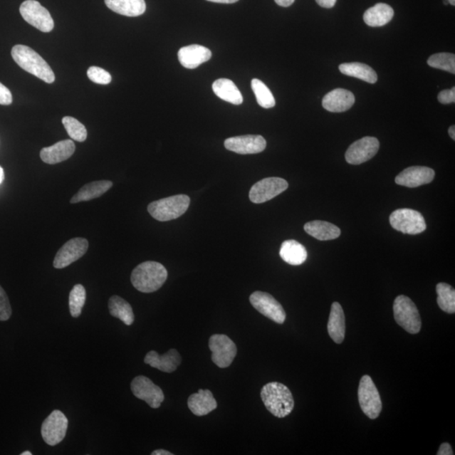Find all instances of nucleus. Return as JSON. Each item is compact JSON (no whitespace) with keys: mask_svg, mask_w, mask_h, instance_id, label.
<instances>
[{"mask_svg":"<svg viewBox=\"0 0 455 455\" xmlns=\"http://www.w3.org/2000/svg\"><path fill=\"white\" fill-rule=\"evenodd\" d=\"M167 278V270L162 264L149 261L136 266L131 275V282L137 291L149 293L159 291Z\"/></svg>","mask_w":455,"mask_h":455,"instance_id":"nucleus-1","label":"nucleus"},{"mask_svg":"<svg viewBox=\"0 0 455 455\" xmlns=\"http://www.w3.org/2000/svg\"><path fill=\"white\" fill-rule=\"evenodd\" d=\"M11 55L14 61L22 70L31 73L48 84H53L55 75L48 63L33 49L27 46L16 45Z\"/></svg>","mask_w":455,"mask_h":455,"instance_id":"nucleus-2","label":"nucleus"},{"mask_svg":"<svg viewBox=\"0 0 455 455\" xmlns=\"http://www.w3.org/2000/svg\"><path fill=\"white\" fill-rule=\"evenodd\" d=\"M261 397L266 408L276 417L283 418L293 410L294 399L291 389L281 383L265 385L261 389Z\"/></svg>","mask_w":455,"mask_h":455,"instance_id":"nucleus-3","label":"nucleus"},{"mask_svg":"<svg viewBox=\"0 0 455 455\" xmlns=\"http://www.w3.org/2000/svg\"><path fill=\"white\" fill-rule=\"evenodd\" d=\"M189 205L190 197L180 194L151 202L148 211L155 219L167 222L180 218L187 212Z\"/></svg>","mask_w":455,"mask_h":455,"instance_id":"nucleus-4","label":"nucleus"},{"mask_svg":"<svg viewBox=\"0 0 455 455\" xmlns=\"http://www.w3.org/2000/svg\"><path fill=\"white\" fill-rule=\"evenodd\" d=\"M393 310L395 321L404 330L411 334L420 333L422 320L419 311L410 298L398 296L394 300Z\"/></svg>","mask_w":455,"mask_h":455,"instance_id":"nucleus-5","label":"nucleus"},{"mask_svg":"<svg viewBox=\"0 0 455 455\" xmlns=\"http://www.w3.org/2000/svg\"><path fill=\"white\" fill-rule=\"evenodd\" d=\"M358 401L362 412L370 419H376L382 411V402L380 395L374 383L373 380L369 375L362 377L358 387Z\"/></svg>","mask_w":455,"mask_h":455,"instance_id":"nucleus-6","label":"nucleus"},{"mask_svg":"<svg viewBox=\"0 0 455 455\" xmlns=\"http://www.w3.org/2000/svg\"><path fill=\"white\" fill-rule=\"evenodd\" d=\"M389 223L395 231L407 234H421L427 229L424 216L410 209L394 211L389 216Z\"/></svg>","mask_w":455,"mask_h":455,"instance_id":"nucleus-7","label":"nucleus"},{"mask_svg":"<svg viewBox=\"0 0 455 455\" xmlns=\"http://www.w3.org/2000/svg\"><path fill=\"white\" fill-rule=\"evenodd\" d=\"M20 13L23 19L41 31L50 32L54 28V21L49 11L36 0L23 2Z\"/></svg>","mask_w":455,"mask_h":455,"instance_id":"nucleus-8","label":"nucleus"},{"mask_svg":"<svg viewBox=\"0 0 455 455\" xmlns=\"http://www.w3.org/2000/svg\"><path fill=\"white\" fill-rule=\"evenodd\" d=\"M209 347L212 352V361L221 369L231 366L236 357V345L226 335H213L209 339Z\"/></svg>","mask_w":455,"mask_h":455,"instance_id":"nucleus-9","label":"nucleus"},{"mask_svg":"<svg viewBox=\"0 0 455 455\" xmlns=\"http://www.w3.org/2000/svg\"><path fill=\"white\" fill-rule=\"evenodd\" d=\"M251 305L261 315L268 317L274 323L283 324L286 320V313L283 308L270 293L256 291L250 296Z\"/></svg>","mask_w":455,"mask_h":455,"instance_id":"nucleus-10","label":"nucleus"},{"mask_svg":"<svg viewBox=\"0 0 455 455\" xmlns=\"http://www.w3.org/2000/svg\"><path fill=\"white\" fill-rule=\"evenodd\" d=\"M68 426L66 416L62 412L55 410L46 418L41 425V436L48 445H57L66 438Z\"/></svg>","mask_w":455,"mask_h":455,"instance_id":"nucleus-11","label":"nucleus"},{"mask_svg":"<svg viewBox=\"0 0 455 455\" xmlns=\"http://www.w3.org/2000/svg\"><path fill=\"white\" fill-rule=\"evenodd\" d=\"M131 389L137 399L145 401L151 408L157 409L164 402L163 390L145 376H137L133 379Z\"/></svg>","mask_w":455,"mask_h":455,"instance_id":"nucleus-12","label":"nucleus"},{"mask_svg":"<svg viewBox=\"0 0 455 455\" xmlns=\"http://www.w3.org/2000/svg\"><path fill=\"white\" fill-rule=\"evenodd\" d=\"M288 183L279 177H268L256 182L250 191V200L254 204H263L286 191Z\"/></svg>","mask_w":455,"mask_h":455,"instance_id":"nucleus-13","label":"nucleus"},{"mask_svg":"<svg viewBox=\"0 0 455 455\" xmlns=\"http://www.w3.org/2000/svg\"><path fill=\"white\" fill-rule=\"evenodd\" d=\"M89 242L84 238H75L61 248L55 256L53 266L63 269L81 258L88 251Z\"/></svg>","mask_w":455,"mask_h":455,"instance_id":"nucleus-14","label":"nucleus"},{"mask_svg":"<svg viewBox=\"0 0 455 455\" xmlns=\"http://www.w3.org/2000/svg\"><path fill=\"white\" fill-rule=\"evenodd\" d=\"M379 149L380 142L376 137H365L349 147L345 158L348 164H361L373 158Z\"/></svg>","mask_w":455,"mask_h":455,"instance_id":"nucleus-15","label":"nucleus"},{"mask_svg":"<svg viewBox=\"0 0 455 455\" xmlns=\"http://www.w3.org/2000/svg\"><path fill=\"white\" fill-rule=\"evenodd\" d=\"M224 147L239 155L259 154L266 149V142L261 135L237 136L225 140Z\"/></svg>","mask_w":455,"mask_h":455,"instance_id":"nucleus-16","label":"nucleus"},{"mask_svg":"<svg viewBox=\"0 0 455 455\" xmlns=\"http://www.w3.org/2000/svg\"><path fill=\"white\" fill-rule=\"evenodd\" d=\"M435 172L426 167H412L399 173L395 177V183L399 186L415 188L434 181Z\"/></svg>","mask_w":455,"mask_h":455,"instance_id":"nucleus-17","label":"nucleus"},{"mask_svg":"<svg viewBox=\"0 0 455 455\" xmlns=\"http://www.w3.org/2000/svg\"><path fill=\"white\" fill-rule=\"evenodd\" d=\"M212 53L204 46L193 44L182 48L178 52L179 62L183 67L194 70L201 64L208 62Z\"/></svg>","mask_w":455,"mask_h":455,"instance_id":"nucleus-18","label":"nucleus"},{"mask_svg":"<svg viewBox=\"0 0 455 455\" xmlns=\"http://www.w3.org/2000/svg\"><path fill=\"white\" fill-rule=\"evenodd\" d=\"M145 362L155 369L164 372V373H173L180 366L182 357L176 349H171L163 355H159L155 351H150L147 353Z\"/></svg>","mask_w":455,"mask_h":455,"instance_id":"nucleus-19","label":"nucleus"},{"mask_svg":"<svg viewBox=\"0 0 455 455\" xmlns=\"http://www.w3.org/2000/svg\"><path fill=\"white\" fill-rule=\"evenodd\" d=\"M355 103V96L351 91L335 89L330 91L323 100V108L330 113H344Z\"/></svg>","mask_w":455,"mask_h":455,"instance_id":"nucleus-20","label":"nucleus"},{"mask_svg":"<svg viewBox=\"0 0 455 455\" xmlns=\"http://www.w3.org/2000/svg\"><path fill=\"white\" fill-rule=\"evenodd\" d=\"M75 145L70 140H63L41 150L40 157L46 164H55L66 162L75 153Z\"/></svg>","mask_w":455,"mask_h":455,"instance_id":"nucleus-21","label":"nucleus"},{"mask_svg":"<svg viewBox=\"0 0 455 455\" xmlns=\"http://www.w3.org/2000/svg\"><path fill=\"white\" fill-rule=\"evenodd\" d=\"M187 404L193 414L197 417L208 415L218 407V403L209 389H199V392L190 395Z\"/></svg>","mask_w":455,"mask_h":455,"instance_id":"nucleus-22","label":"nucleus"},{"mask_svg":"<svg viewBox=\"0 0 455 455\" xmlns=\"http://www.w3.org/2000/svg\"><path fill=\"white\" fill-rule=\"evenodd\" d=\"M328 329L330 338L335 343L341 344L344 341L346 333L345 315L342 307L338 302H334L330 309Z\"/></svg>","mask_w":455,"mask_h":455,"instance_id":"nucleus-23","label":"nucleus"},{"mask_svg":"<svg viewBox=\"0 0 455 455\" xmlns=\"http://www.w3.org/2000/svg\"><path fill=\"white\" fill-rule=\"evenodd\" d=\"M110 10L128 17L142 16L146 11L145 0H105Z\"/></svg>","mask_w":455,"mask_h":455,"instance_id":"nucleus-24","label":"nucleus"},{"mask_svg":"<svg viewBox=\"0 0 455 455\" xmlns=\"http://www.w3.org/2000/svg\"><path fill=\"white\" fill-rule=\"evenodd\" d=\"M305 231L310 236L319 241H332L338 239L341 234V229L333 224L315 220L305 225Z\"/></svg>","mask_w":455,"mask_h":455,"instance_id":"nucleus-25","label":"nucleus"},{"mask_svg":"<svg viewBox=\"0 0 455 455\" xmlns=\"http://www.w3.org/2000/svg\"><path fill=\"white\" fill-rule=\"evenodd\" d=\"M113 184L110 181H98L86 184L73 197L71 204H79L81 202H88L105 194L111 189Z\"/></svg>","mask_w":455,"mask_h":455,"instance_id":"nucleus-26","label":"nucleus"},{"mask_svg":"<svg viewBox=\"0 0 455 455\" xmlns=\"http://www.w3.org/2000/svg\"><path fill=\"white\" fill-rule=\"evenodd\" d=\"M280 256L288 264L301 265L307 259L308 253L305 247L300 242L293 240L285 241L280 249Z\"/></svg>","mask_w":455,"mask_h":455,"instance_id":"nucleus-27","label":"nucleus"},{"mask_svg":"<svg viewBox=\"0 0 455 455\" xmlns=\"http://www.w3.org/2000/svg\"><path fill=\"white\" fill-rule=\"evenodd\" d=\"M394 11L388 4L379 3L367 10L364 21L372 27L383 26L393 19Z\"/></svg>","mask_w":455,"mask_h":455,"instance_id":"nucleus-28","label":"nucleus"},{"mask_svg":"<svg viewBox=\"0 0 455 455\" xmlns=\"http://www.w3.org/2000/svg\"><path fill=\"white\" fill-rule=\"evenodd\" d=\"M214 94L219 98L233 105L243 103V96L234 83L228 79H219L213 84Z\"/></svg>","mask_w":455,"mask_h":455,"instance_id":"nucleus-29","label":"nucleus"},{"mask_svg":"<svg viewBox=\"0 0 455 455\" xmlns=\"http://www.w3.org/2000/svg\"><path fill=\"white\" fill-rule=\"evenodd\" d=\"M339 70L345 75L357 78L370 84H375L378 80L376 72L365 63H342L339 66Z\"/></svg>","mask_w":455,"mask_h":455,"instance_id":"nucleus-30","label":"nucleus"},{"mask_svg":"<svg viewBox=\"0 0 455 455\" xmlns=\"http://www.w3.org/2000/svg\"><path fill=\"white\" fill-rule=\"evenodd\" d=\"M108 308L110 314L115 318L121 320L124 324L131 325L135 323L132 308L130 303L122 298L117 296L110 298Z\"/></svg>","mask_w":455,"mask_h":455,"instance_id":"nucleus-31","label":"nucleus"},{"mask_svg":"<svg viewBox=\"0 0 455 455\" xmlns=\"http://www.w3.org/2000/svg\"><path fill=\"white\" fill-rule=\"evenodd\" d=\"M436 293H438V305L440 309L448 314L455 313V291L452 286L445 283L436 285Z\"/></svg>","mask_w":455,"mask_h":455,"instance_id":"nucleus-32","label":"nucleus"},{"mask_svg":"<svg viewBox=\"0 0 455 455\" xmlns=\"http://www.w3.org/2000/svg\"><path fill=\"white\" fill-rule=\"evenodd\" d=\"M251 88L256 98L257 103L261 108L269 109L275 107L274 96L264 83L258 79L251 80Z\"/></svg>","mask_w":455,"mask_h":455,"instance_id":"nucleus-33","label":"nucleus"},{"mask_svg":"<svg viewBox=\"0 0 455 455\" xmlns=\"http://www.w3.org/2000/svg\"><path fill=\"white\" fill-rule=\"evenodd\" d=\"M86 300L85 288L81 284H76L70 293V310L73 318H78L82 313Z\"/></svg>","mask_w":455,"mask_h":455,"instance_id":"nucleus-34","label":"nucleus"},{"mask_svg":"<svg viewBox=\"0 0 455 455\" xmlns=\"http://www.w3.org/2000/svg\"><path fill=\"white\" fill-rule=\"evenodd\" d=\"M427 64L432 68L455 73V56L453 53H441L432 55L427 59Z\"/></svg>","mask_w":455,"mask_h":455,"instance_id":"nucleus-35","label":"nucleus"},{"mask_svg":"<svg viewBox=\"0 0 455 455\" xmlns=\"http://www.w3.org/2000/svg\"><path fill=\"white\" fill-rule=\"evenodd\" d=\"M62 122L68 136H70L73 140L78 142H85L86 140V128L80 122L78 121L77 119L72 117H66L63 118Z\"/></svg>","mask_w":455,"mask_h":455,"instance_id":"nucleus-36","label":"nucleus"},{"mask_svg":"<svg viewBox=\"0 0 455 455\" xmlns=\"http://www.w3.org/2000/svg\"><path fill=\"white\" fill-rule=\"evenodd\" d=\"M89 79L98 85H108L112 82V75L100 67L92 66L87 71Z\"/></svg>","mask_w":455,"mask_h":455,"instance_id":"nucleus-37","label":"nucleus"},{"mask_svg":"<svg viewBox=\"0 0 455 455\" xmlns=\"http://www.w3.org/2000/svg\"><path fill=\"white\" fill-rule=\"evenodd\" d=\"M12 314L10 300L6 291L0 286V321H6L11 318Z\"/></svg>","mask_w":455,"mask_h":455,"instance_id":"nucleus-38","label":"nucleus"},{"mask_svg":"<svg viewBox=\"0 0 455 455\" xmlns=\"http://www.w3.org/2000/svg\"><path fill=\"white\" fill-rule=\"evenodd\" d=\"M441 104H451L455 103V87L452 89L441 91L438 95Z\"/></svg>","mask_w":455,"mask_h":455,"instance_id":"nucleus-39","label":"nucleus"},{"mask_svg":"<svg viewBox=\"0 0 455 455\" xmlns=\"http://www.w3.org/2000/svg\"><path fill=\"white\" fill-rule=\"evenodd\" d=\"M13 98L10 90L0 83V105H9L12 103Z\"/></svg>","mask_w":455,"mask_h":455,"instance_id":"nucleus-40","label":"nucleus"},{"mask_svg":"<svg viewBox=\"0 0 455 455\" xmlns=\"http://www.w3.org/2000/svg\"><path fill=\"white\" fill-rule=\"evenodd\" d=\"M438 455H453V449L451 446H450L448 443H444L441 444L440 448L439 449Z\"/></svg>","mask_w":455,"mask_h":455,"instance_id":"nucleus-41","label":"nucleus"},{"mask_svg":"<svg viewBox=\"0 0 455 455\" xmlns=\"http://www.w3.org/2000/svg\"><path fill=\"white\" fill-rule=\"evenodd\" d=\"M315 1L321 7L330 9L335 6V3H337L338 0H315Z\"/></svg>","mask_w":455,"mask_h":455,"instance_id":"nucleus-42","label":"nucleus"},{"mask_svg":"<svg viewBox=\"0 0 455 455\" xmlns=\"http://www.w3.org/2000/svg\"><path fill=\"white\" fill-rule=\"evenodd\" d=\"M279 6L288 7L291 6L296 0H274Z\"/></svg>","mask_w":455,"mask_h":455,"instance_id":"nucleus-43","label":"nucleus"},{"mask_svg":"<svg viewBox=\"0 0 455 455\" xmlns=\"http://www.w3.org/2000/svg\"><path fill=\"white\" fill-rule=\"evenodd\" d=\"M152 455H173L172 453L167 451L164 449H157L151 453Z\"/></svg>","mask_w":455,"mask_h":455,"instance_id":"nucleus-44","label":"nucleus"},{"mask_svg":"<svg viewBox=\"0 0 455 455\" xmlns=\"http://www.w3.org/2000/svg\"><path fill=\"white\" fill-rule=\"evenodd\" d=\"M208 1L219 4H234L238 2L239 0H208Z\"/></svg>","mask_w":455,"mask_h":455,"instance_id":"nucleus-45","label":"nucleus"},{"mask_svg":"<svg viewBox=\"0 0 455 455\" xmlns=\"http://www.w3.org/2000/svg\"><path fill=\"white\" fill-rule=\"evenodd\" d=\"M449 133L450 137H451L453 140H455V126L453 125L449 127Z\"/></svg>","mask_w":455,"mask_h":455,"instance_id":"nucleus-46","label":"nucleus"},{"mask_svg":"<svg viewBox=\"0 0 455 455\" xmlns=\"http://www.w3.org/2000/svg\"><path fill=\"white\" fill-rule=\"evenodd\" d=\"M4 179V169L1 167H0V184L3 182Z\"/></svg>","mask_w":455,"mask_h":455,"instance_id":"nucleus-47","label":"nucleus"},{"mask_svg":"<svg viewBox=\"0 0 455 455\" xmlns=\"http://www.w3.org/2000/svg\"><path fill=\"white\" fill-rule=\"evenodd\" d=\"M449 4H451V6H455V0H449Z\"/></svg>","mask_w":455,"mask_h":455,"instance_id":"nucleus-48","label":"nucleus"},{"mask_svg":"<svg viewBox=\"0 0 455 455\" xmlns=\"http://www.w3.org/2000/svg\"><path fill=\"white\" fill-rule=\"evenodd\" d=\"M21 455H31V452L30 451H25L21 454Z\"/></svg>","mask_w":455,"mask_h":455,"instance_id":"nucleus-49","label":"nucleus"},{"mask_svg":"<svg viewBox=\"0 0 455 455\" xmlns=\"http://www.w3.org/2000/svg\"><path fill=\"white\" fill-rule=\"evenodd\" d=\"M444 4H449V0H444Z\"/></svg>","mask_w":455,"mask_h":455,"instance_id":"nucleus-50","label":"nucleus"}]
</instances>
